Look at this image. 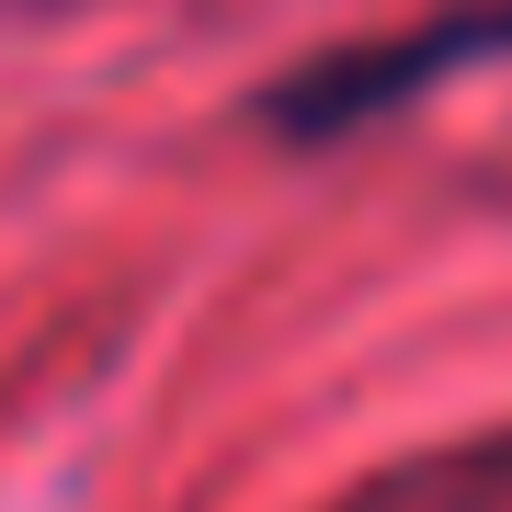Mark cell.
Segmentation results:
<instances>
[{"label":"cell","mask_w":512,"mask_h":512,"mask_svg":"<svg viewBox=\"0 0 512 512\" xmlns=\"http://www.w3.org/2000/svg\"><path fill=\"white\" fill-rule=\"evenodd\" d=\"M478 46H512V12H467V23H433L421 46H365V57H319V69H296L274 103V126L285 137H342V126H365V114L387 103H410L421 80H444V69H467Z\"/></svg>","instance_id":"cell-1"}]
</instances>
